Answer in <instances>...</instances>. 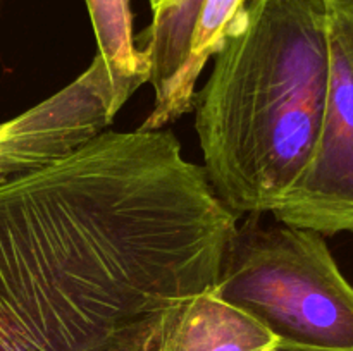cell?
Here are the masks:
<instances>
[{"label":"cell","instance_id":"cell-1","mask_svg":"<svg viewBox=\"0 0 353 351\" xmlns=\"http://www.w3.org/2000/svg\"><path fill=\"white\" fill-rule=\"evenodd\" d=\"M236 229L169 129H107L0 182V351H157Z\"/></svg>","mask_w":353,"mask_h":351},{"label":"cell","instance_id":"cell-2","mask_svg":"<svg viewBox=\"0 0 353 351\" xmlns=\"http://www.w3.org/2000/svg\"><path fill=\"white\" fill-rule=\"evenodd\" d=\"M326 0H250L195 96L203 172L236 215L274 212L305 171L330 85Z\"/></svg>","mask_w":353,"mask_h":351},{"label":"cell","instance_id":"cell-3","mask_svg":"<svg viewBox=\"0 0 353 351\" xmlns=\"http://www.w3.org/2000/svg\"><path fill=\"white\" fill-rule=\"evenodd\" d=\"M212 292L283 343L353 351V286L316 231L238 227Z\"/></svg>","mask_w":353,"mask_h":351},{"label":"cell","instance_id":"cell-4","mask_svg":"<svg viewBox=\"0 0 353 351\" xmlns=\"http://www.w3.org/2000/svg\"><path fill=\"white\" fill-rule=\"evenodd\" d=\"M330 85L319 136L296 184L274 210L278 222L353 234V10L330 7Z\"/></svg>","mask_w":353,"mask_h":351},{"label":"cell","instance_id":"cell-5","mask_svg":"<svg viewBox=\"0 0 353 351\" xmlns=\"http://www.w3.org/2000/svg\"><path fill=\"white\" fill-rule=\"evenodd\" d=\"M276 343L257 320L209 291L171 310L157 351H269Z\"/></svg>","mask_w":353,"mask_h":351},{"label":"cell","instance_id":"cell-6","mask_svg":"<svg viewBox=\"0 0 353 351\" xmlns=\"http://www.w3.org/2000/svg\"><path fill=\"white\" fill-rule=\"evenodd\" d=\"M250 0H203L192 36L188 58L164 102L154 105L138 129L159 131L193 109L195 86L207 62L240 26Z\"/></svg>","mask_w":353,"mask_h":351},{"label":"cell","instance_id":"cell-7","mask_svg":"<svg viewBox=\"0 0 353 351\" xmlns=\"http://www.w3.org/2000/svg\"><path fill=\"white\" fill-rule=\"evenodd\" d=\"M203 0H157L154 19L140 34L137 48L148 62L154 105L164 102L188 58L192 36Z\"/></svg>","mask_w":353,"mask_h":351},{"label":"cell","instance_id":"cell-8","mask_svg":"<svg viewBox=\"0 0 353 351\" xmlns=\"http://www.w3.org/2000/svg\"><path fill=\"white\" fill-rule=\"evenodd\" d=\"M100 58L114 95L124 103L150 79L148 62L137 48L130 0H86Z\"/></svg>","mask_w":353,"mask_h":351},{"label":"cell","instance_id":"cell-9","mask_svg":"<svg viewBox=\"0 0 353 351\" xmlns=\"http://www.w3.org/2000/svg\"><path fill=\"white\" fill-rule=\"evenodd\" d=\"M50 155V129L34 109L0 123V182L43 167Z\"/></svg>","mask_w":353,"mask_h":351},{"label":"cell","instance_id":"cell-10","mask_svg":"<svg viewBox=\"0 0 353 351\" xmlns=\"http://www.w3.org/2000/svg\"><path fill=\"white\" fill-rule=\"evenodd\" d=\"M269 351H331V350H317V348L296 346V344H290V343H283V341H278V343H276Z\"/></svg>","mask_w":353,"mask_h":351},{"label":"cell","instance_id":"cell-11","mask_svg":"<svg viewBox=\"0 0 353 351\" xmlns=\"http://www.w3.org/2000/svg\"><path fill=\"white\" fill-rule=\"evenodd\" d=\"M331 9L340 10H353V0H326Z\"/></svg>","mask_w":353,"mask_h":351},{"label":"cell","instance_id":"cell-12","mask_svg":"<svg viewBox=\"0 0 353 351\" xmlns=\"http://www.w3.org/2000/svg\"><path fill=\"white\" fill-rule=\"evenodd\" d=\"M148 2H150V7H152V6H154L155 2H157V0H148Z\"/></svg>","mask_w":353,"mask_h":351}]
</instances>
